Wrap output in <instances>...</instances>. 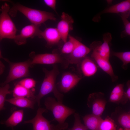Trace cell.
Wrapping results in <instances>:
<instances>
[{
	"instance_id": "obj_1",
	"label": "cell",
	"mask_w": 130,
	"mask_h": 130,
	"mask_svg": "<svg viewBox=\"0 0 130 130\" xmlns=\"http://www.w3.org/2000/svg\"><path fill=\"white\" fill-rule=\"evenodd\" d=\"M43 71L45 76L38 94L35 96V99L39 107L40 106L41 99L49 93H52L57 101L62 103L63 95L57 89L56 84V79L59 71L57 66L53 65V68L50 71L43 68Z\"/></svg>"
},
{
	"instance_id": "obj_2",
	"label": "cell",
	"mask_w": 130,
	"mask_h": 130,
	"mask_svg": "<svg viewBox=\"0 0 130 130\" xmlns=\"http://www.w3.org/2000/svg\"><path fill=\"white\" fill-rule=\"evenodd\" d=\"M44 104L47 110L52 112L55 119L58 122L55 125L56 130H65L68 129V124L65 122L66 118L74 113V110L63 104L62 103L57 101L55 98L48 97L45 100Z\"/></svg>"
},
{
	"instance_id": "obj_3",
	"label": "cell",
	"mask_w": 130,
	"mask_h": 130,
	"mask_svg": "<svg viewBox=\"0 0 130 130\" xmlns=\"http://www.w3.org/2000/svg\"><path fill=\"white\" fill-rule=\"evenodd\" d=\"M18 11L25 15L32 24L40 26L48 20H56L54 14L51 13L29 8L18 3L13 5L9 13L14 16Z\"/></svg>"
},
{
	"instance_id": "obj_4",
	"label": "cell",
	"mask_w": 130,
	"mask_h": 130,
	"mask_svg": "<svg viewBox=\"0 0 130 130\" xmlns=\"http://www.w3.org/2000/svg\"><path fill=\"white\" fill-rule=\"evenodd\" d=\"M10 9L6 3L0 9V41L4 39H13L16 35V28L9 14Z\"/></svg>"
},
{
	"instance_id": "obj_5",
	"label": "cell",
	"mask_w": 130,
	"mask_h": 130,
	"mask_svg": "<svg viewBox=\"0 0 130 130\" xmlns=\"http://www.w3.org/2000/svg\"><path fill=\"white\" fill-rule=\"evenodd\" d=\"M4 59L9 63L10 70L6 80L1 83V86L16 79L29 76V68L32 65L31 59L19 63L12 62L5 58Z\"/></svg>"
},
{
	"instance_id": "obj_6",
	"label": "cell",
	"mask_w": 130,
	"mask_h": 130,
	"mask_svg": "<svg viewBox=\"0 0 130 130\" xmlns=\"http://www.w3.org/2000/svg\"><path fill=\"white\" fill-rule=\"evenodd\" d=\"M32 65L35 64H53L61 63L65 68L69 64L65 57L57 52H53L52 53L35 54L34 52L30 54Z\"/></svg>"
},
{
	"instance_id": "obj_7",
	"label": "cell",
	"mask_w": 130,
	"mask_h": 130,
	"mask_svg": "<svg viewBox=\"0 0 130 130\" xmlns=\"http://www.w3.org/2000/svg\"><path fill=\"white\" fill-rule=\"evenodd\" d=\"M82 78L79 73L65 72L63 74L58 83V89L62 92L67 93L75 86Z\"/></svg>"
},
{
	"instance_id": "obj_8",
	"label": "cell",
	"mask_w": 130,
	"mask_h": 130,
	"mask_svg": "<svg viewBox=\"0 0 130 130\" xmlns=\"http://www.w3.org/2000/svg\"><path fill=\"white\" fill-rule=\"evenodd\" d=\"M47 112L46 109L39 107L36 115L32 119L24 122V124L31 123L33 130H56L55 125L51 124L50 121L45 118L43 114Z\"/></svg>"
},
{
	"instance_id": "obj_9",
	"label": "cell",
	"mask_w": 130,
	"mask_h": 130,
	"mask_svg": "<svg viewBox=\"0 0 130 130\" xmlns=\"http://www.w3.org/2000/svg\"><path fill=\"white\" fill-rule=\"evenodd\" d=\"M112 37L110 32H106L103 35V42L99 41H94L90 46L91 51H94L101 57L109 60L110 49L109 44L111 41Z\"/></svg>"
},
{
	"instance_id": "obj_10",
	"label": "cell",
	"mask_w": 130,
	"mask_h": 130,
	"mask_svg": "<svg viewBox=\"0 0 130 130\" xmlns=\"http://www.w3.org/2000/svg\"><path fill=\"white\" fill-rule=\"evenodd\" d=\"M40 25L31 24L23 27L20 34L16 35L13 39L15 42L19 45L26 44L27 39L33 38L36 36L40 38L42 31L39 29Z\"/></svg>"
},
{
	"instance_id": "obj_11",
	"label": "cell",
	"mask_w": 130,
	"mask_h": 130,
	"mask_svg": "<svg viewBox=\"0 0 130 130\" xmlns=\"http://www.w3.org/2000/svg\"><path fill=\"white\" fill-rule=\"evenodd\" d=\"M91 51L90 48L77 39L72 52L65 57L69 64H75L78 65Z\"/></svg>"
},
{
	"instance_id": "obj_12",
	"label": "cell",
	"mask_w": 130,
	"mask_h": 130,
	"mask_svg": "<svg viewBox=\"0 0 130 130\" xmlns=\"http://www.w3.org/2000/svg\"><path fill=\"white\" fill-rule=\"evenodd\" d=\"M74 20L72 17L63 12L61 17V20L58 22L57 28L64 43L67 41L70 31L73 29Z\"/></svg>"
},
{
	"instance_id": "obj_13",
	"label": "cell",
	"mask_w": 130,
	"mask_h": 130,
	"mask_svg": "<svg viewBox=\"0 0 130 130\" xmlns=\"http://www.w3.org/2000/svg\"><path fill=\"white\" fill-rule=\"evenodd\" d=\"M130 11V0H125L115 5L108 7L98 13L92 19V20L98 22L100 20L101 15L105 13L120 14Z\"/></svg>"
},
{
	"instance_id": "obj_14",
	"label": "cell",
	"mask_w": 130,
	"mask_h": 130,
	"mask_svg": "<svg viewBox=\"0 0 130 130\" xmlns=\"http://www.w3.org/2000/svg\"><path fill=\"white\" fill-rule=\"evenodd\" d=\"M92 51L91 58L93 59L102 69L109 75L112 82L117 80L118 77L114 74L109 60L101 57L95 52Z\"/></svg>"
},
{
	"instance_id": "obj_15",
	"label": "cell",
	"mask_w": 130,
	"mask_h": 130,
	"mask_svg": "<svg viewBox=\"0 0 130 130\" xmlns=\"http://www.w3.org/2000/svg\"><path fill=\"white\" fill-rule=\"evenodd\" d=\"M40 38H43L46 41L47 46L51 47L57 44L61 39L60 35L57 28L48 27L42 31Z\"/></svg>"
},
{
	"instance_id": "obj_16",
	"label": "cell",
	"mask_w": 130,
	"mask_h": 130,
	"mask_svg": "<svg viewBox=\"0 0 130 130\" xmlns=\"http://www.w3.org/2000/svg\"><path fill=\"white\" fill-rule=\"evenodd\" d=\"M79 65H80L81 72L85 77L94 75L97 71V66L92 59L87 56L82 60Z\"/></svg>"
},
{
	"instance_id": "obj_17",
	"label": "cell",
	"mask_w": 130,
	"mask_h": 130,
	"mask_svg": "<svg viewBox=\"0 0 130 130\" xmlns=\"http://www.w3.org/2000/svg\"><path fill=\"white\" fill-rule=\"evenodd\" d=\"M6 101L19 107L32 109H34V105L36 102L35 99L23 97H14L6 99Z\"/></svg>"
},
{
	"instance_id": "obj_18",
	"label": "cell",
	"mask_w": 130,
	"mask_h": 130,
	"mask_svg": "<svg viewBox=\"0 0 130 130\" xmlns=\"http://www.w3.org/2000/svg\"><path fill=\"white\" fill-rule=\"evenodd\" d=\"M34 88L29 89L18 84L15 86L13 91L14 98L23 97L35 99Z\"/></svg>"
},
{
	"instance_id": "obj_19",
	"label": "cell",
	"mask_w": 130,
	"mask_h": 130,
	"mask_svg": "<svg viewBox=\"0 0 130 130\" xmlns=\"http://www.w3.org/2000/svg\"><path fill=\"white\" fill-rule=\"evenodd\" d=\"M103 119L100 116L93 114L86 115L83 118L85 126L90 130H98L99 126Z\"/></svg>"
},
{
	"instance_id": "obj_20",
	"label": "cell",
	"mask_w": 130,
	"mask_h": 130,
	"mask_svg": "<svg viewBox=\"0 0 130 130\" xmlns=\"http://www.w3.org/2000/svg\"><path fill=\"white\" fill-rule=\"evenodd\" d=\"M23 116V110L15 111L7 120L1 122V123L5 124L7 127L13 128L22 122Z\"/></svg>"
},
{
	"instance_id": "obj_21",
	"label": "cell",
	"mask_w": 130,
	"mask_h": 130,
	"mask_svg": "<svg viewBox=\"0 0 130 130\" xmlns=\"http://www.w3.org/2000/svg\"><path fill=\"white\" fill-rule=\"evenodd\" d=\"M124 85L122 84H118L113 89L111 93L110 100L111 102H116L121 100L123 96Z\"/></svg>"
},
{
	"instance_id": "obj_22",
	"label": "cell",
	"mask_w": 130,
	"mask_h": 130,
	"mask_svg": "<svg viewBox=\"0 0 130 130\" xmlns=\"http://www.w3.org/2000/svg\"><path fill=\"white\" fill-rule=\"evenodd\" d=\"M68 40L64 43L61 49V53L68 55L70 54L73 51L77 39L72 36L69 35Z\"/></svg>"
},
{
	"instance_id": "obj_23",
	"label": "cell",
	"mask_w": 130,
	"mask_h": 130,
	"mask_svg": "<svg viewBox=\"0 0 130 130\" xmlns=\"http://www.w3.org/2000/svg\"><path fill=\"white\" fill-rule=\"evenodd\" d=\"M96 99L93 102L92 105V114L100 116L104 110L106 102L102 99L98 98Z\"/></svg>"
},
{
	"instance_id": "obj_24",
	"label": "cell",
	"mask_w": 130,
	"mask_h": 130,
	"mask_svg": "<svg viewBox=\"0 0 130 130\" xmlns=\"http://www.w3.org/2000/svg\"><path fill=\"white\" fill-rule=\"evenodd\" d=\"M111 54L112 56L117 57L122 61L123 64L122 67L124 70H126L128 64L130 62V52H117L111 51Z\"/></svg>"
},
{
	"instance_id": "obj_25",
	"label": "cell",
	"mask_w": 130,
	"mask_h": 130,
	"mask_svg": "<svg viewBox=\"0 0 130 130\" xmlns=\"http://www.w3.org/2000/svg\"><path fill=\"white\" fill-rule=\"evenodd\" d=\"M130 11L120 14V15L121 18L124 26L125 30L121 32L120 37L124 38L130 35V22L128 20L130 15Z\"/></svg>"
},
{
	"instance_id": "obj_26",
	"label": "cell",
	"mask_w": 130,
	"mask_h": 130,
	"mask_svg": "<svg viewBox=\"0 0 130 130\" xmlns=\"http://www.w3.org/2000/svg\"><path fill=\"white\" fill-rule=\"evenodd\" d=\"M10 87L8 84L3 86H0V112L1 111L6 109L4 104L6 96L11 93V91L9 90Z\"/></svg>"
},
{
	"instance_id": "obj_27",
	"label": "cell",
	"mask_w": 130,
	"mask_h": 130,
	"mask_svg": "<svg viewBox=\"0 0 130 130\" xmlns=\"http://www.w3.org/2000/svg\"><path fill=\"white\" fill-rule=\"evenodd\" d=\"M98 130H117L114 121L109 118L103 120L100 124Z\"/></svg>"
},
{
	"instance_id": "obj_28",
	"label": "cell",
	"mask_w": 130,
	"mask_h": 130,
	"mask_svg": "<svg viewBox=\"0 0 130 130\" xmlns=\"http://www.w3.org/2000/svg\"><path fill=\"white\" fill-rule=\"evenodd\" d=\"M118 121L120 124L125 129L130 128V114L129 112L122 114L119 117Z\"/></svg>"
},
{
	"instance_id": "obj_29",
	"label": "cell",
	"mask_w": 130,
	"mask_h": 130,
	"mask_svg": "<svg viewBox=\"0 0 130 130\" xmlns=\"http://www.w3.org/2000/svg\"><path fill=\"white\" fill-rule=\"evenodd\" d=\"M74 122L73 127L67 130H87L85 126L81 122L79 115L75 113L74 115Z\"/></svg>"
},
{
	"instance_id": "obj_30",
	"label": "cell",
	"mask_w": 130,
	"mask_h": 130,
	"mask_svg": "<svg viewBox=\"0 0 130 130\" xmlns=\"http://www.w3.org/2000/svg\"><path fill=\"white\" fill-rule=\"evenodd\" d=\"M36 82L33 79L27 78L20 81L18 84L29 89L34 88L36 84Z\"/></svg>"
},
{
	"instance_id": "obj_31",
	"label": "cell",
	"mask_w": 130,
	"mask_h": 130,
	"mask_svg": "<svg viewBox=\"0 0 130 130\" xmlns=\"http://www.w3.org/2000/svg\"><path fill=\"white\" fill-rule=\"evenodd\" d=\"M44 3L48 6L56 11V0H44Z\"/></svg>"
},
{
	"instance_id": "obj_32",
	"label": "cell",
	"mask_w": 130,
	"mask_h": 130,
	"mask_svg": "<svg viewBox=\"0 0 130 130\" xmlns=\"http://www.w3.org/2000/svg\"><path fill=\"white\" fill-rule=\"evenodd\" d=\"M127 89L125 92H124L123 97H124L127 99L130 100V80H128L127 82Z\"/></svg>"
},
{
	"instance_id": "obj_33",
	"label": "cell",
	"mask_w": 130,
	"mask_h": 130,
	"mask_svg": "<svg viewBox=\"0 0 130 130\" xmlns=\"http://www.w3.org/2000/svg\"><path fill=\"white\" fill-rule=\"evenodd\" d=\"M5 67L4 65L3 64L0 60V75L3 72Z\"/></svg>"
},
{
	"instance_id": "obj_34",
	"label": "cell",
	"mask_w": 130,
	"mask_h": 130,
	"mask_svg": "<svg viewBox=\"0 0 130 130\" xmlns=\"http://www.w3.org/2000/svg\"><path fill=\"white\" fill-rule=\"evenodd\" d=\"M0 58H3V59H4L5 58H3V57L2 56L1 51L0 50Z\"/></svg>"
},
{
	"instance_id": "obj_35",
	"label": "cell",
	"mask_w": 130,
	"mask_h": 130,
	"mask_svg": "<svg viewBox=\"0 0 130 130\" xmlns=\"http://www.w3.org/2000/svg\"><path fill=\"white\" fill-rule=\"evenodd\" d=\"M117 130H130V129H124V130H123L122 128H120L119 129Z\"/></svg>"
},
{
	"instance_id": "obj_36",
	"label": "cell",
	"mask_w": 130,
	"mask_h": 130,
	"mask_svg": "<svg viewBox=\"0 0 130 130\" xmlns=\"http://www.w3.org/2000/svg\"><path fill=\"white\" fill-rule=\"evenodd\" d=\"M12 130H14V129H13V127L12 128Z\"/></svg>"
}]
</instances>
